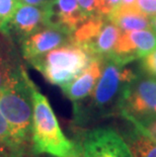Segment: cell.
Segmentation results:
<instances>
[{
    "mask_svg": "<svg viewBox=\"0 0 156 157\" xmlns=\"http://www.w3.org/2000/svg\"><path fill=\"white\" fill-rule=\"evenodd\" d=\"M18 4V0H0V33L5 31Z\"/></svg>",
    "mask_w": 156,
    "mask_h": 157,
    "instance_id": "16",
    "label": "cell"
},
{
    "mask_svg": "<svg viewBox=\"0 0 156 157\" xmlns=\"http://www.w3.org/2000/svg\"><path fill=\"white\" fill-rule=\"evenodd\" d=\"M0 157H21V156H18L16 153L11 151L10 149L0 145Z\"/></svg>",
    "mask_w": 156,
    "mask_h": 157,
    "instance_id": "24",
    "label": "cell"
},
{
    "mask_svg": "<svg viewBox=\"0 0 156 157\" xmlns=\"http://www.w3.org/2000/svg\"><path fill=\"white\" fill-rule=\"evenodd\" d=\"M108 18L115 23L122 32H134L141 29H152L153 18L136 7H121L116 8Z\"/></svg>",
    "mask_w": 156,
    "mask_h": 157,
    "instance_id": "12",
    "label": "cell"
},
{
    "mask_svg": "<svg viewBox=\"0 0 156 157\" xmlns=\"http://www.w3.org/2000/svg\"><path fill=\"white\" fill-rule=\"evenodd\" d=\"M121 4V0H101L99 16H108L118 8Z\"/></svg>",
    "mask_w": 156,
    "mask_h": 157,
    "instance_id": "20",
    "label": "cell"
},
{
    "mask_svg": "<svg viewBox=\"0 0 156 157\" xmlns=\"http://www.w3.org/2000/svg\"><path fill=\"white\" fill-rule=\"evenodd\" d=\"M120 6L121 7H136V0H121Z\"/></svg>",
    "mask_w": 156,
    "mask_h": 157,
    "instance_id": "25",
    "label": "cell"
},
{
    "mask_svg": "<svg viewBox=\"0 0 156 157\" xmlns=\"http://www.w3.org/2000/svg\"><path fill=\"white\" fill-rule=\"evenodd\" d=\"M156 49V34L152 29L122 32L112 54V58L122 65L143 58Z\"/></svg>",
    "mask_w": 156,
    "mask_h": 157,
    "instance_id": "7",
    "label": "cell"
},
{
    "mask_svg": "<svg viewBox=\"0 0 156 157\" xmlns=\"http://www.w3.org/2000/svg\"><path fill=\"white\" fill-rule=\"evenodd\" d=\"M104 59L93 58L77 77L67 84L61 86L63 93L73 103L85 99L93 90L101 75Z\"/></svg>",
    "mask_w": 156,
    "mask_h": 157,
    "instance_id": "11",
    "label": "cell"
},
{
    "mask_svg": "<svg viewBox=\"0 0 156 157\" xmlns=\"http://www.w3.org/2000/svg\"><path fill=\"white\" fill-rule=\"evenodd\" d=\"M79 142L84 157H133L126 140L108 127L89 130Z\"/></svg>",
    "mask_w": 156,
    "mask_h": 157,
    "instance_id": "6",
    "label": "cell"
},
{
    "mask_svg": "<svg viewBox=\"0 0 156 157\" xmlns=\"http://www.w3.org/2000/svg\"><path fill=\"white\" fill-rule=\"evenodd\" d=\"M75 143H76V144H75L74 149H73L68 155H66L64 157H84L83 156V152H82V148H81L80 142L77 141V142H75Z\"/></svg>",
    "mask_w": 156,
    "mask_h": 157,
    "instance_id": "22",
    "label": "cell"
},
{
    "mask_svg": "<svg viewBox=\"0 0 156 157\" xmlns=\"http://www.w3.org/2000/svg\"><path fill=\"white\" fill-rule=\"evenodd\" d=\"M21 66L9 36L0 33V91Z\"/></svg>",
    "mask_w": 156,
    "mask_h": 157,
    "instance_id": "13",
    "label": "cell"
},
{
    "mask_svg": "<svg viewBox=\"0 0 156 157\" xmlns=\"http://www.w3.org/2000/svg\"><path fill=\"white\" fill-rule=\"evenodd\" d=\"M130 148L133 157H156V142L133 128L124 138Z\"/></svg>",
    "mask_w": 156,
    "mask_h": 157,
    "instance_id": "14",
    "label": "cell"
},
{
    "mask_svg": "<svg viewBox=\"0 0 156 157\" xmlns=\"http://www.w3.org/2000/svg\"><path fill=\"white\" fill-rule=\"evenodd\" d=\"M43 8L45 26L60 29L70 35L88 18L77 0H50Z\"/></svg>",
    "mask_w": 156,
    "mask_h": 157,
    "instance_id": "8",
    "label": "cell"
},
{
    "mask_svg": "<svg viewBox=\"0 0 156 157\" xmlns=\"http://www.w3.org/2000/svg\"><path fill=\"white\" fill-rule=\"evenodd\" d=\"M19 3L22 4H29V5H35V6H44L46 3L49 2L50 0H18Z\"/></svg>",
    "mask_w": 156,
    "mask_h": 157,
    "instance_id": "23",
    "label": "cell"
},
{
    "mask_svg": "<svg viewBox=\"0 0 156 157\" xmlns=\"http://www.w3.org/2000/svg\"><path fill=\"white\" fill-rule=\"evenodd\" d=\"M141 66L146 74L156 78V49L142 58Z\"/></svg>",
    "mask_w": 156,
    "mask_h": 157,
    "instance_id": "18",
    "label": "cell"
},
{
    "mask_svg": "<svg viewBox=\"0 0 156 157\" xmlns=\"http://www.w3.org/2000/svg\"><path fill=\"white\" fill-rule=\"evenodd\" d=\"M36 87L21 66L0 91V111L12 137L18 145L32 152V92Z\"/></svg>",
    "mask_w": 156,
    "mask_h": 157,
    "instance_id": "2",
    "label": "cell"
},
{
    "mask_svg": "<svg viewBox=\"0 0 156 157\" xmlns=\"http://www.w3.org/2000/svg\"><path fill=\"white\" fill-rule=\"evenodd\" d=\"M119 113L142 129L156 119V78L148 74H137L123 90Z\"/></svg>",
    "mask_w": 156,
    "mask_h": 157,
    "instance_id": "5",
    "label": "cell"
},
{
    "mask_svg": "<svg viewBox=\"0 0 156 157\" xmlns=\"http://www.w3.org/2000/svg\"><path fill=\"white\" fill-rule=\"evenodd\" d=\"M0 145L10 149L11 151L21 157H31L32 155H35V153L32 150L25 149L15 142L14 138L12 137L8 123L4 116L2 115L1 111H0Z\"/></svg>",
    "mask_w": 156,
    "mask_h": 157,
    "instance_id": "15",
    "label": "cell"
},
{
    "mask_svg": "<svg viewBox=\"0 0 156 157\" xmlns=\"http://www.w3.org/2000/svg\"><path fill=\"white\" fill-rule=\"evenodd\" d=\"M136 75L137 73L126 65L112 58H105L101 75L92 92L83 101L74 103L75 122L82 125L119 113L123 90Z\"/></svg>",
    "mask_w": 156,
    "mask_h": 157,
    "instance_id": "1",
    "label": "cell"
},
{
    "mask_svg": "<svg viewBox=\"0 0 156 157\" xmlns=\"http://www.w3.org/2000/svg\"><path fill=\"white\" fill-rule=\"evenodd\" d=\"M152 28H153V32L156 34V15L153 17V21H152Z\"/></svg>",
    "mask_w": 156,
    "mask_h": 157,
    "instance_id": "26",
    "label": "cell"
},
{
    "mask_svg": "<svg viewBox=\"0 0 156 157\" xmlns=\"http://www.w3.org/2000/svg\"><path fill=\"white\" fill-rule=\"evenodd\" d=\"M141 133H143L144 135L149 137L150 139H152L153 141L156 142V119L154 121H152L150 124H148L147 126L144 127L142 129H137Z\"/></svg>",
    "mask_w": 156,
    "mask_h": 157,
    "instance_id": "21",
    "label": "cell"
},
{
    "mask_svg": "<svg viewBox=\"0 0 156 157\" xmlns=\"http://www.w3.org/2000/svg\"><path fill=\"white\" fill-rule=\"evenodd\" d=\"M92 59L83 47L71 41L51 50L31 64L48 82L61 87L77 77Z\"/></svg>",
    "mask_w": 156,
    "mask_h": 157,
    "instance_id": "4",
    "label": "cell"
},
{
    "mask_svg": "<svg viewBox=\"0 0 156 157\" xmlns=\"http://www.w3.org/2000/svg\"><path fill=\"white\" fill-rule=\"evenodd\" d=\"M32 150L35 155L47 154L52 157H64L75 147L64 135L50 101L36 87L32 92Z\"/></svg>",
    "mask_w": 156,
    "mask_h": 157,
    "instance_id": "3",
    "label": "cell"
},
{
    "mask_svg": "<svg viewBox=\"0 0 156 157\" xmlns=\"http://www.w3.org/2000/svg\"><path fill=\"white\" fill-rule=\"evenodd\" d=\"M71 42V35L57 28L43 26L34 34L22 40V57L31 63L41 58L51 50Z\"/></svg>",
    "mask_w": 156,
    "mask_h": 157,
    "instance_id": "9",
    "label": "cell"
},
{
    "mask_svg": "<svg viewBox=\"0 0 156 157\" xmlns=\"http://www.w3.org/2000/svg\"><path fill=\"white\" fill-rule=\"evenodd\" d=\"M43 26H45L43 6L19 3L3 34L13 35L21 42Z\"/></svg>",
    "mask_w": 156,
    "mask_h": 157,
    "instance_id": "10",
    "label": "cell"
},
{
    "mask_svg": "<svg viewBox=\"0 0 156 157\" xmlns=\"http://www.w3.org/2000/svg\"><path fill=\"white\" fill-rule=\"evenodd\" d=\"M136 7L152 18L156 15V0H136Z\"/></svg>",
    "mask_w": 156,
    "mask_h": 157,
    "instance_id": "19",
    "label": "cell"
},
{
    "mask_svg": "<svg viewBox=\"0 0 156 157\" xmlns=\"http://www.w3.org/2000/svg\"><path fill=\"white\" fill-rule=\"evenodd\" d=\"M77 2L87 17L99 16L101 0H77Z\"/></svg>",
    "mask_w": 156,
    "mask_h": 157,
    "instance_id": "17",
    "label": "cell"
}]
</instances>
